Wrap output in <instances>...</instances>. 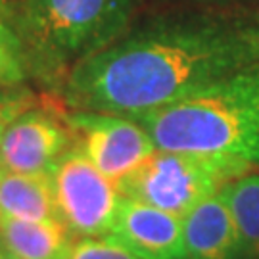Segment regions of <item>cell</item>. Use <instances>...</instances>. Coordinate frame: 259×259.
Segmentation results:
<instances>
[{"label":"cell","mask_w":259,"mask_h":259,"mask_svg":"<svg viewBox=\"0 0 259 259\" xmlns=\"http://www.w3.org/2000/svg\"><path fill=\"white\" fill-rule=\"evenodd\" d=\"M257 62V8L163 12L75 65L58 98L71 110L140 119Z\"/></svg>","instance_id":"cell-1"},{"label":"cell","mask_w":259,"mask_h":259,"mask_svg":"<svg viewBox=\"0 0 259 259\" xmlns=\"http://www.w3.org/2000/svg\"><path fill=\"white\" fill-rule=\"evenodd\" d=\"M159 150L194 152L259 169V62L137 119Z\"/></svg>","instance_id":"cell-2"},{"label":"cell","mask_w":259,"mask_h":259,"mask_svg":"<svg viewBox=\"0 0 259 259\" xmlns=\"http://www.w3.org/2000/svg\"><path fill=\"white\" fill-rule=\"evenodd\" d=\"M142 0H14L31 75L56 91L133 25Z\"/></svg>","instance_id":"cell-3"},{"label":"cell","mask_w":259,"mask_h":259,"mask_svg":"<svg viewBox=\"0 0 259 259\" xmlns=\"http://www.w3.org/2000/svg\"><path fill=\"white\" fill-rule=\"evenodd\" d=\"M248 173H253V169L234 159L157 148L115 186L125 198L183 219L202 200Z\"/></svg>","instance_id":"cell-4"},{"label":"cell","mask_w":259,"mask_h":259,"mask_svg":"<svg viewBox=\"0 0 259 259\" xmlns=\"http://www.w3.org/2000/svg\"><path fill=\"white\" fill-rule=\"evenodd\" d=\"M62 221L77 236L111 234L121 194L79 148L69 150L52 171Z\"/></svg>","instance_id":"cell-5"},{"label":"cell","mask_w":259,"mask_h":259,"mask_svg":"<svg viewBox=\"0 0 259 259\" xmlns=\"http://www.w3.org/2000/svg\"><path fill=\"white\" fill-rule=\"evenodd\" d=\"M60 100L35 104L10 123L0 139V165L25 175H52L58 161L75 146Z\"/></svg>","instance_id":"cell-6"},{"label":"cell","mask_w":259,"mask_h":259,"mask_svg":"<svg viewBox=\"0 0 259 259\" xmlns=\"http://www.w3.org/2000/svg\"><path fill=\"white\" fill-rule=\"evenodd\" d=\"M65 119L75 137V146L113 183L157 150L148 131L131 117L71 110L65 111Z\"/></svg>","instance_id":"cell-7"},{"label":"cell","mask_w":259,"mask_h":259,"mask_svg":"<svg viewBox=\"0 0 259 259\" xmlns=\"http://www.w3.org/2000/svg\"><path fill=\"white\" fill-rule=\"evenodd\" d=\"M111 236L140 259H186L183 219L121 196Z\"/></svg>","instance_id":"cell-8"},{"label":"cell","mask_w":259,"mask_h":259,"mask_svg":"<svg viewBox=\"0 0 259 259\" xmlns=\"http://www.w3.org/2000/svg\"><path fill=\"white\" fill-rule=\"evenodd\" d=\"M183 232L186 259H246L223 188L186 213Z\"/></svg>","instance_id":"cell-9"},{"label":"cell","mask_w":259,"mask_h":259,"mask_svg":"<svg viewBox=\"0 0 259 259\" xmlns=\"http://www.w3.org/2000/svg\"><path fill=\"white\" fill-rule=\"evenodd\" d=\"M73 232L62 219L21 221L0 217V250L18 259H69Z\"/></svg>","instance_id":"cell-10"},{"label":"cell","mask_w":259,"mask_h":259,"mask_svg":"<svg viewBox=\"0 0 259 259\" xmlns=\"http://www.w3.org/2000/svg\"><path fill=\"white\" fill-rule=\"evenodd\" d=\"M0 217L21 221L62 219L52 175L4 171L0 177Z\"/></svg>","instance_id":"cell-11"},{"label":"cell","mask_w":259,"mask_h":259,"mask_svg":"<svg viewBox=\"0 0 259 259\" xmlns=\"http://www.w3.org/2000/svg\"><path fill=\"white\" fill-rule=\"evenodd\" d=\"M236 221L246 259H259V173H248L223 188Z\"/></svg>","instance_id":"cell-12"},{"label":"cell","mask_w":259,"mask_h":259,"mask_svg":"<svg viewBox=\"0 0 259 259\" xmlns=\"http://www.w3.org/2000/svg\"><path fill=\"white\" fill-rule=\"evenodd\" d=\"M29 79L33 75L16 21V4L0 0V87H23Z\"/></svg>","instance_id":"cell-13"},{"label":"cell","mask_w":259,"mask_h":259,"mask_svg":"<svg viewBox=\"0 0 259 259\" xmlns=\"http://www.w3.org/2000/svg\"><path fill=\"white\" fill-rule=\"evenodd\" d=\"M69 259H140L113 236H87L73 244Z\"/></svg>","instance_id":"cell-14"},{"label":"cell","mask_w":259,"mask_h":259,"mask_svg":"<svg viewBox=\"0 0 259 259\" xmlns=\"http://www.w3.org/2000/svg\"><path fill=\"white\" fill-rule=\"evenodd\" d=\"M35 104V94L25 87H0V139L10 123Z\"/></svg>","instance_id":"cell-15"},{"label":"cell","mask_w":259,"mask_h":259,"mask_svg":"<svg viewBox=\"0 0 259 259\" xmlns=\"http://www.w3.org/2000/svg\"><path fill=\"white\" fill-rule=\"evenodd\" d=\"M190 4H200V6H242L246 0H183Z\"/></svg>","instance_id":"cell-16"},{"label":"cell","mask_w":259,"mask_h":259,"mask_svg":"<svg viewBox=\"0 0 259 259\" xmlns=\"http://www.w3.org/2000/svg\"><path fill=\"white\" fill-rule=\"evenodd\" d=\"M0 259H18V257H12V255H8L6 251H2V250H0Z\"/></svg>","instance_id":"cell-17"},{"label":"cell","mask_w":259,"mask_h":259,"mask_svg":"<svg viewBox=\"0 0 259 259\" xmlns=\"http://www.w3.org/2000/svg\"><path fill=\"white\" fill-rule=\"evenodd\" d=\"M2 173H4V167L0 165V177H2Z\"/></svg>","instance_id":"cell-18"}]
</instances>
